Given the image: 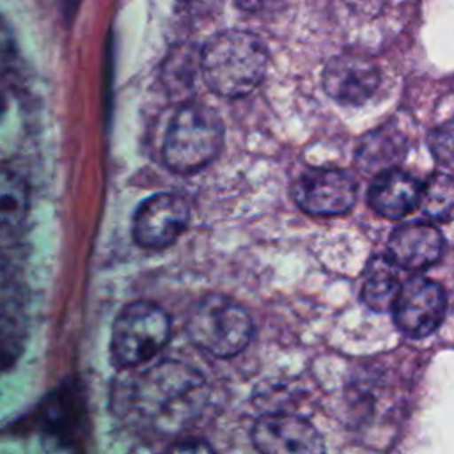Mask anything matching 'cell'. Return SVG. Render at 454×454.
Here are the masks:
<instances>
[{"instance_id":"8fae6325","label":"cell","mask_w":454,"mask_h":454,"mask_svg":"<svg viewBox=\"0 0 454 454\" xmlns=\"http://www.w3.org/2000/svg\"><path fill=\"white\" fill-rule=\"evenodd\" d=\"M387 250L397 268L424 270L440 259L443 238L431 223L408 222L392 231Z\"/></svg>"},{"instance_id":"ba28073f","label":"cell","mask_w":454,"mask_h":454,"mask_svg":"<svg viewBox=\"0 0 454 454\" xmlns=\"http://www.w3.org/2000/svg\"><path fill=\"white\" fill-rule=\"evenodd\" d=\"M293 199L300 209L317 216L342 215L356 200V181L337 168H309L293 183Z\"/></svg>"},{"instance_id":"ffe728a7","label":"cell","mask_w":454,"mask_h":454,"mask_svg":"<svg viewBox=\"0 0 454 454\" xmlns=\"http://www.w3.org/2000/svg\"><path fill=\"white\" fill-rule=\"evenodd\" d=\"M168 449L170 450H179V452H186V450H195V452H199V450H211V447L207 443H200V442H195V440H192V443H184V442L179 440L177 443L170 445Z\"/></svg>"},{"instance_id":"9a60e30c","label":"cell","mask_w":454,"mask_h":454,"mask_svg":"<svg viewBox=\"0 0 454 454\" xmlns=\"http://www.w3.org/2000/svg\"><path fill=\"white\" fill-rule=\"evenodd\" d=\"M419 207L434 222L454 220V176L438 172L427 177L420 188Z\"/></svg>"},{"instance_id":"5bb4252c","label":"cell","mask_w":454,"mask_h":454,"mask_svg":"<svg viewBox=\"0 0 454 454\" xmlns=\"http://www.w3.org/2000/svg\"><path fill=\"white\" fill-rule=\"evenodd\" d=\"M406 153L404 137L388 126H381L367 133L356 149V163L365 172L380 174L387 168H394Z\"/></svg>"},{"instance_id":"30bf717a","label":"cell","mask_w":454,"mask_h":454,"mask_svg":"<svg viewBox=\"0 0 454 454\" xmlns=\"http://www.w3.org/2000/svg\"><path fill=\"white\" fill-rule=\"evenodd\" d=\"M380 83L378 69L365 59L339 55L328 60L323 71V87L330 98L342 105H362Z\"/></svg>"},{"instance_id":"2e32d148","label":"cell","mask_w":454,"mask_h":454,"mask_svg":"<svg viewBox=\"0 0 454 454\" xmlns=\"http://www.w3.org/2000/svg\"><path fill=\"white\" fill-rule=\"evenodd\" d=\"M27 184L25 181L5 168L2 172V229L4 234L21 225L27 215Z\"/></svg>"},{"instance_id":"9c48e42d","label":"cell","mask_w":454,"mask_h":454,"mask_svg":"<svg viewBox=\"0 0 454 454\" xmlns=\"http://www.w3.org/2000/svg\"><path fill=\"white\" fill-rule=\"evenodd\" d=\"M252 442L266 454H314L323 452L319 431L303 417L293 413H266L252 427Z\"/></svg>"},{"instance_id":"7c38bea8","label":"cell","mask_w":454,"mask_h":454,"mask_svg":"<svg viewBox=\"0 0 454 454\" xmlns=\"http://www.w3.org/2000/svg\"><path fill=\"white\" fill-rule=\"evenodd\" d=\"M419 181L404 170L387 168L372 179V184L367 192L369 206L381 216L397 220L408 215L420 197Z\"/></svg>"},{"instance_id":"52a82bcc","label":"cell","mask_w":454,"mask_h":454,"mask_svg":"<svg viewBox=\"0 0 454 454\" xmlns=\"http://www.w3.org/2000/svg\"><path fill=\"white\" fill-rule=\"evenodd\" d=\"M447 298L443 287L427 277H411L394 301V323L408 337L420 339L433 333L443 321Z\"/></svg>"},{"instance_id":"277c9868","label":"cell","mask_w":454,"mask_h":454,"mask_svg":"<svg viewBox=\"0 0 454 454\" xmlns=\"http://www.w3.org/2000/svg\"><path fill=\"white\" fill-rule=\"evenodd\" d=\"M186 332L202 351L229 358L248 346L254 325L248 312L229 296L207 294L188 312Z\"/></svg>"},{"instance_id":"7a4b0ae2","label":"cell","mask_w":454,"mask_h":454,"mask_svg":"<svg viewBox=\"0 0 454 454\" xmlns=\"http://www.w3.org/2000/svg\"><path fill=\"white\" fill-rule=\"evenodd\" d=\"M266 67L264 43L245 30L220 32L200 51L202 78L222 98H239L252 92L262 82Z\"/></svg>"},{"instance_id":"e0dca14e","label":"cell","mask_w":454,"mask_h":454,"mask_svg":"<svg viewBox=\"0 0 454 454\" xmlns=\"http://www.w3.org/2000/svg\"><path fill=\"white\" fill-rule=\"evenodd\" d=\"M193 62L195 59L188 48H181L172 55H168V60L165 66V80L170 90H176V89L181 90L183 87L192 85L193 69H195Z\"/></svg>"},{"instance_id":"3957f363","label":"cell","mask_w":454,"mask_h":454,"mask_svg":"<svg viewBox=\"0 0 454 454\" xmlns=\"http://www.w3.org/2000/svg\"><path fill=\"white\" fill-rule=\"evenodd\" d=\"M223 135L222 119L213 108L202 103H184L165 131L163 161L179 174L197 172L218 156Z\"/></svg>"},{"instance_id":"4fadbf2b","label":"cell","mask_w":454,"mask_h":454,"mask_svg":"<svg viewBox=\"0 0 454 454\" xmlns=\"http://www.w3.org/2000/svg\"><path fill=\"white\" fill-rule=\"evenodd\" d=\"M397 264L387 255H374L364 270L362 301L374 312L392 310L397 293L401 289L397 277Z\"/></svg>"},{"instance_id":"ac0fdd59","label":"cell","mask_w":454,"mask_h":454,"mask_svg":"<svg viewBox=\"0 0 454 454\" xmlns=\"http://www.w3.org/2000/svg\"><path fill=\"white\" fill-rule=\"evenodd\" d=\"M427 144L440 165L454 168V119L433 128L427 135Z\"/></svg>"},{"instance_id":"8992f818","label":"cell","mask_w":454,"mask_h":454,"mask_svg":"<svg viewBox=\"0 0 454 454\" xmlns=\"http://www.w3.org/2000/svg\"><path fill=\"white\" fill-rule=\"evenodd\" d=\"M190 207L184 197L170 192L145 199L133 215L131 234L138 247L160 250L172 245L186 229Z\"/></svg>"},{"instance_id":"d6986e66","label":"cell","mask_w":454,"mask_h":454,"mask_svg":"<svg viewBox=\"0 0 454 454\" xmlns=\"http://www.w3.org/2000/svg\"><path fill=\"white\" fill-rule=\"evenodd\" d=\"M291 0H236L238 7L248 12H275Z\"/></svg>"},{"instance_id":"6da1fadb","label":"cell","mask_w":454,"mask_h":454,"mask_svg":"<svg viewBox=\"0 0 454 454\" xmlns=\"http://www.w3.org/2000/svg\"><path fill=\"white\" fill-rule=\"evenodd\" d=\"M207 401L204 376L192 365L163 360L128 383V410L145 426L174 433L192 424Z\"/></svg>"},{"instance_id":"5b68a950","label":"cell","mask_w":454,"mask_h":454,"mask_svg":"<svg viewBox=\"0 0 454 454\" xmlns=\"http://www.w3.org/2000/svg\"><path fill=\"white\" fill-rule=\"evenodd\" d=\"M170 321L151 301H131L121 309L112 325L110 360L119 369H133L151 360L168 340Z\"/></svg>"}]
</instances>
